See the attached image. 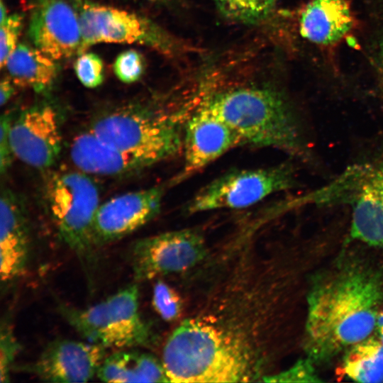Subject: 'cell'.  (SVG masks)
<instances>
[{
	"label": "cell",
	"instance_id": "ac0fdd59",
	"mask_svg": "<svg viewBox=\"0 0 383 383\" xmlns=\"http://www.w3.org/2000/svg\"><path fill=\"white\" fill-rule=\"evenodd\" d=\"M354 20L348 0H311L301 11V35L321 45L335 44L352 29Z\"/></svg>",
	"mask_w": 383,
	"mask_h": 383
},
{
	"label": "cell",
	"instance_id": "2e32d148",
	"mask_svg": "<svg viewBox=\"0 0 383 383\" xmlns=\"http://www.w3.org/2000/svg\"><path fill=\"white\" fill-rule=\"evenodd\" d=\"M353 201L350 237L383 247V162L364 171Z\"/></svg>",
	"mask_w": 383,
	"mask_h": 383
},
{
	"label": "cell",
	"instance_id": "ba28073f",
	"mask_svg": "<svg viewBox=\"0 0 383 383\" xmlns=\"http://www.w3.org/2000/svg\"><path fill=\"white\" fill-rule=\"evenodd\" d=\"M72 4L81 28L79 54L90 46L102 43H135L159 50L167 49V38L162 31L141 16L89 0H74Z\"/></svg>",
	"mask_w": 383,
	"mask_h": 383
},
{
	"label": "cell",
	"instance_id": "5b68a950",
	"mask_svg": "<svg viewBox=\"0 0 383 383\" xmlns=\"http://www.w3.org/2000/svg\"><path fill=\"white\" fill-rule=\"evenodd\" d=\"M89 130L148 167L175 155L183 143L176 122L170 116L138 106L103 113L93 121Z\"/></svg>",
	"mask_w": 383,
	"mask_h": 383
},
{
	"label": "cell",
	"instance_id": "4316f807",
	"mask_svg": "<svg viewBox=\"0 0 383 383\" xmlns=\"http://www.w3.org/2000/svg\"><path fill=\"white\" fill-rule=\"evenodd\" d=\"M0 64L4 65L18 45L23 27V17L18 13L9 15L0 23Z\"/></svg>",
	"mask_w": 383,
	"mask_h": 383
},
{
	"label": "cell",
	"instance_id": "52a82bcc",
	"mask_svg": "<svg viewBox=\"0 0 383 383\" xmlns=\"http://www.w3.org/2000/svg\"><path fill=\"white\" fill-rule=\"evenodd\" d=\"M295 177L288 165L234 170L204 187L187 206L189 213L251 206L276 192L292 188Z\"/></svg>",
	"mask_w": 383,
	"mask_h": 383
},
{
	"label": "cell",
	"instance_id": "4fadbf2b",
	"mask_svg": "<svg viewBox=\"0 0 383 383\" xmlns=\"http://www.w3.org/2000/svg\"><path fill=\"white\" fill-rule=\"evenodd\" d=\"M106 349L89 341L55 340L45 346L35 362L24 366V371L44 382H88L96 375L106 357Z\"/></svg>",
	"mask_w": 383,
	"mask_h": 383
},
{
	"label": "cell",
	"instance_id": "83f0119b",
	"mask_svg": "<svg viewBox=\"0 0 383 383\" xmlns=\"http://www.w3.org/2000/svg\"><path fill=\"white\" fill-rule=\"evenodd\" d=\"M315 364L309 357L301 360L284 372L268 377L265 382H318V378L313 367Z\"/></svg>",
	"mask_w": 383,
	"mask_h": 383
},
{
	"label": "cell",
	"instance_id": "d6986e66",
	"mask_svg": "<svg viewBox=\"0 0 383 383\" xmlns=\"http://www.w3.org/2000/svg\"><path fill=\"white\" fill-rule=\"evenodd\" d=\"M96 376L106 382H170L162 360L138 350H119L106 357Z\"/></svg>",
	"mask_w": 383,
	"mask_h": 383
},
{
	"label": "cell",
	"instance_id": "e0dca14e",
	"mask_svg": "<svg viewBox=\"0 0 383 383\" xmlns=\"http://www.w3.org/2000/svg\"><path fill=\"white\" fill-rule=\"evenodd\" d=\"M70 157L79 170L88 174L121 176L148 167L140 158L106 143L90 130L74 138Z\"/></svg>",
	"mask_w": 383,
	"mask_h": 383
},
{
	"label": "cell",
	"instance_id": "f546056e",
	"mask_svg": "<svg viewBox=\"0 0 383 383\" xmlns=\"http://www.w3.org/2000/svg\"><path fill=\"white\" fill-rule=\"evenodd\" d=\"M13 84H15L11 79L9 77H4L1 80L0 83V104L1 106H4L10 100L15 89Z\"/></svg>",
	"mask_w": 383,
	"mask_h": 383
},
{
	"label": "cell",
	"instance_id": "4dcf8cb0",
	"mask_svg": "<svg viewBox=\"0 0 383 383\" xmlns=\"http://www.w3.org/2000/svg\"><path fill=\"white\" fill-rule=\"evenodd\" d=\"M375 54V65L378 74L379 81L383 91V36L377 43Z\"/></svg>",
	"mask_w": 383,
	"mask_h": 383
},
{
	"label": "cell",
	"instance_id": "836d02e7",
	"mask_svg": "<svg viewBox=\"0 0 383 383\" xmlns=\"http://www.w3.org/2000/svg\"><path fill=\"white\" fill-rule=\"evenodd\" d=\"M145 1H163V0H145Z\"/></svg>",
	"mask_w": 383,
	"mask_h": 383
},
{
	"label": "cell",
	"instance_id": "5bb4252c",
	"mask_svg": "<svg viewBox=\"0 0 383 383\" xmlns=\"http://www.w3.org/2000/svg\"><path fill=\"white\" fill-rule=\"evenodd\" d=\"M240 143L237 134L201 103L186 124L184 167L176 179L188 177Z\"/></svg>",
	"mask_w": 383,
	"mask_h": 383
},
{
	"label": "cell",
	"instance_id": "f1b7e54d",
	"mask_svg": "<svg viewBox=\"0 0 383 383\" xmlns=\"http://www.w3.org/2000/svg\"><path fill=\"white\" fill-rule=\"evenodd\" d=\"M13 121L12 114L5 113L0 121V172L6 174L14 156L10 140V130Z\"/></svg>",
	"mask_w": 383,
	"mask_h": 383
},
{
	"label": "cell",
	"instance_id": "3957f363",
	"mask_svg": "<svg viewBox=\"0 0 383 383\" xmlns=\"http://www.w3.org/2000/svg\"><path fill=\"white\" fill-rule=\"evenodd\" d=\"M239 137L241 143L302 151L294 111L277 90L265 86H235L213 91L201 101Z\"/></svg>",
	"mask_w": 383,
	"mask_h": 383
},
{
	"label": "cell",
	"instance_id": "44dd1931",
	"mask_svg": "<svg viewBox=\"0 0 383 383\" xmlns=\"http://www.w3.org/2000/svg\"><path fill=\"white\" fill-rule=\"evenodd\" d=\"M342 368L350 379L362 383L383 382V344L372 334L350 347Z\"/></svg>",
	"mask_w": 383,
	"mask_h": 383
},
{
	"label": "cell",
	"instance_id": "ffe728a7",
	"mask_svg": "<svg viewBox=\"0 0 383 383\" xmlns=\"http://www.w3.org/2000/svg\"><path fill=\"white\" fill-rule=\"evenodd\" d=\"M4 67L16 85L37 93L50 91L58 73L56 60L35 46L25 43L18 44Z\"/></svg>",
	"mask_w": 383,
	"mask_h": 383
},
{
	"label": "cell",
	"instance_id": "8992f818",
	"mask_svg": "<svg viewBox=\"0 0 383 383\" xmlns=\"http://www.w3.org/2000/svg\"><path fill=\"white\" fill-rule=\"evenodd\" d=\"M44 197L60 238L79 257H87L94 246L92 227L100 205L96 183L79 170L53 172L45 179Z\"/></svg>",
	"mask_w": 383,
	"mask_h": 383
},
{
	"label": "cell",
	"instance_id": "6da1fadb",
	"mask_svg": "<svg viewBox=\"0 0 383 383\" xmlns=\"http://www.w3.org/2000/svg\"><path fill=\"white\" fill-rule=\"evenodd\" d=\"M382 306L383 279L368 267L345 263L321 275L307 296L308 357L329 361L372 335Z\"/></svg>",
	"mask_w": 383,
	"mask_h": 383
},
{
	"label": "cell",
	"instance_id": "9c48e42d",
	"mask_svg": "<svg viewBox=\"0 0 383 383\" xmlns=\"http://www.w3.org/2000/svg\"><path fill=\"white\" fill-rule=\"evenodd\" d=\"M207 253L204 237L194 230L163 233L136 241L131 251L133 276L137 281L178 273L194 267Z\"/></svg>",
	"mask_w": 383,
	"mask_h": 383
},
{
	"label": "cell",
	"instance_id": "9a60e30c",
	"mask_svg": "<svg viewBox=\"0 0 383 383\" xmlns=\"http://www.w3.org/2000/svg\"><path fill=\"white\" fill-rule=\"evenodd\" d=\"M27 214L21 199L11 190L0 199V275L5 291L25 272L30 250Z\"/></svg>",
	"mask_w": 383,
	"mask_h": 383
},
{
	"label": "cell",
	"instance_id": "603a6c76",
	"mask_svg": "<svg viewBox=\"0 0 383 383\" xmlns=\"http://www.w3.org/2000/svg\"><path fill=\"white\" fill-rule=\"evenodd\" d=\"M152 305L158 314L167 321H176L182 316V297L174 289L162 281L155 284Z\"/></svg>",
	"mask_w": 383,
	"mask_h": 383
},
{
	"label": "cell",
	"instance_id": "d6a6232c",
	"mask_svg": "<svg viewBox=\"0 0 383 383\" xmlns=\"http://www.w3.org/2000/svg\"><path fill=\"white\" fill-rule=\"evenodd\" d=\"M7 9L3 0L1 1L0 6V23H2L8 16Z\"/></svg>",
	"mask_w": 383,
	"mask_h": 383
},
{
	"label": "cell",
	"instance_id": "7a4b0ae2",
	"mask_svg": "<svg viewBox=\"0 0 383 383\" xmlns=\"http://www.w3.org/2000/svg\"><path fill=\"white\" fill-rule=\"evenodd\" d=\"M162 362L171 382H238L251 377L250 357L239 340L199 318L184 320L172 333Z\"/></svg>",
	"mask_w": 383,
	"mask_h": 383
},
{
	"label": "cell",
	"instance_id": "1f68e13d",
	"mask_svg": "<svg viewBox=\"0 0 383 383\" xmlns=\"http://www.w3.org/2000/svg\"><path fill=\"white\" fill-rule=\"evenodd\" d=\"M374 332L377 337L383 344V306L378 314Z\"/></svg>",
	"mask_w": 383,
	"mask_h": 383
},
{
	"label": "cell",
	"instance_id": "d4e9b609",
	"mask_svg": "<svg viewBox=\"0 0 383 383\" xmlns=\"http://www.w3.org/2000/svg\"><path fill=\"white\" fill-rule=\"evenodd\" d=\"M113 70L120 81L123 83H133L142 76L145 70V62L138 51L128 50L116 57Z\"/></svg>",
	"mask_w": 383,
	"mask_h": 383
},
{
	"label": "cell",
	"instance_id": "8fae6325",
	"mask_svg": "<svg viewBox=\"0 0 383 383\" xmlns=\"http://www.w3.org/2000/svg\"><path fill=\"white\" fill-rule=\"evenodd\" d=\"M164 189L153 187L128 192L101 204L92 227L94 246L118 240L138 230L160 212Z\"/></svg>",
	"mask_w": 383,
	"mask_h": 383
},
{
	"label": "cell",
	"instance_id": "7c38bea8",
	"mask_svg": "<svg viewBox=\"0 0 383 383\" xmlns=\"http://www.w3.org/2000/svg\"><path fill=\"white\" fill-rule=\"evenodd\" d=\"M28 34L35 48L56 61L79 54V20L66 0H35Z\"/></svg>",
	"mask_w": 383,
	"mask_h": 383
},
{
	"label": "cell",
	"instance_id": "cb8c5ba5",
	"mask_svg": "<svg viewBox=\"0 0 383 383\" xmlns=\"http://www.w3.org/2000/svg\"><path fill=\"white\" fill-rule=\"evenodd\" d=\"M74 69L79 82L87 88H96L104 81V64L93 52H82L77 58Z\"/></svg>",
	"mask_w": 383,
	"mask_h": 383
},
{
	"label": "cell",
	"instance_id": "484cf974",
	"mask_svg": "<svg viewBox=\"0 0 383 383\" xmlns=\"http://www.w3.org/2000/svg\"><path fill=\"white\" fill-rule=\"evenodd\" d=\"M20 348V344L13 334L11 326L6 321L2 322L0 335V382L1 383L10 381L11 367Z\"/></svg>",
	"mask_w": 383,
	"mask_h": 383
},
{
	"label": "cell",
	"instance_id": "30bf717a",
	"mask_svg": "<svg viewBox=\"0 0 383 383\" xmlns=\"http://www.w3.org/2000/svg\"><path fill=\"white\" fill-rule=\"evenodd\" d=\"M60 122L58 111L50 104L33 106L21 112L10 130L14 156L36 169L52 166L62 149Z\"/></svg>",
	"mask_w": 383,
	"mask_h": 383
},
{
	"label": "cell",
	"instance_id": "277c9868",
	"mask_svg": "<svg viewBox=\"0 0 383 383\" xmlns=\"http://www.w3.org/2000/svg\"><path fill=\"white\" fill-rule=\"evenodd\" d=\"M59 311L68 323L87 341L119 349L149 346L154 341L150 326L139 311L135 284L120 289L85 309L61 304Z\"/></svg>",
	"mask_w": 383,
	"mask_h": 383
},
{
	"label": "cell",
	"instance_id": "7402d4cb",
	"mask_svg": "<svg viewBox=\"0 0 383 383\" xmlns=\"http://www.w3.org/2000/svg\"><path fill=\"white\" fill-rule=\"evenodd\" d=\"M226 18L245 23L265 18L272 11L275 0H212Z\"/></svg>",
	"mask_w": 383,
	"mask_h": 383
}]
</instances>
